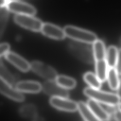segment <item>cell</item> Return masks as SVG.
Segmentation results:
<instances>
[{
    "label": "cell",
    "mask_w": 121,
    "mask_h": 121,
    "mask_svg": "<svg viewBox=\"0 0 121 121\" xmlns=\"http://www.w3.org/2000/svg\"><path fill=\"white\" fill-rule=\"evenodd\" d=\"M51 104L55 108L69 112H73L78 109V103L62 97H52Z\"/></svg>",
    "instance_id": "obj_8"
},
{
    "label": "cell",
    "mask_w": 121,
    "mask_h": 121,
    "mask_svg": "<svg viewBox=\"0 0 121 121\" xmlns=\"http://www.w3.org/2000/svg\"><path fill=\"white\" fill-rule=\"evenodd\" d=\"M42 89L46 94L52 97L68 98L69 93L68 89L58 85L55 80H46L42 85Z\"/></svg>",
    "instance_id": "obj_7"
},
{
    "label": "cell",
    "mask_w": 121,
    "mask_h": 121,
    "mask_svg": "<svg viewBox=\"0 0 121 121\" xmlns=\"http://www.w3.org/2000/svg\"><path fill=\"white\" fill-rule=\"evenodd\" d=\"M31 69L38 76L47 80H55L57 77L55 70L50 66L39 61H34L31 63Z\"/></svg>",
    "instance_id": "obj_5"
},
{
    "label": "cell",
    "mask_w": 121,
    "mask_h": 121,
    "mask_svg": "<svg viewBox=\"0 0 121 121\" xmlns=\"http://www.w3.org/2000/svg\"><path fill=\"white\" fill-rule=\"evenodd\" d=\"M16 88L21 92L37 93L42 89V85L33 81H22L16 84Z\"/></svg>",
    "instance_id": "obj_12"
},
{
    "label": "cell",
    "mask_w": 121,
    "mask_h": 121,
    "mask_svg": "<svg viewBox=\"0 0 121 121\" xmlns=\"http://www.w3.org/2000/svg\"><path fill=\"white\" fill-rule=\"evenodd\" d=\"M116 90H117V94L118 96L121 99V78L120 79V83H119V86L118 87V88Z\"/></svg>",
    "instance_id": "obj_27"
},
{
    "label": "cell",
    "mask_w": 121,
    "mask_h": 121,
    "mask_svg": "<svg viewBox=\"0 0 121 121\" xmlns=\"http://www.w3.org/2000/svg\"><path fill=\"white\" fill-rule=\"evenodd\" d=\"M78 110L85 121H103L91 112L87 104L83 102L78 103Z\"/></svg>",
    "instance_id": "obj_15"
},
{
    "label": "cell",
    "mask_w": 121,
    "mask_h": 121,
    "mask_svg": "<svg viewBox=\"0 0 121 121\" xmlns=\"http://www.w3.org/2000/svg\"><path fill=\"white\" fill-rule=\"evenodd\" d=\"M119 73L115 68H109L107 79L109 86L112 90H117L119 86L120 79Z\"/></svg>",
    "instance_id": "obj_17"
},
{
    "label": "cell",
    "mask_w": 121,
    "mask_h": 121,
    "mask_svg": "<svg viewBox=\"0 0 121 121\" xmlns=\"http://www.w3.org/2000/svg\"><path fill=\"white\" fill-rule=\"evenodd\" d=\"M84 94L90 99L107 106H115L121 103V99L117 94L93 88L86 87L84 90Z\"/></svg>",
    "instance_id": "obj_1"
},
{
    "label": "cell",
    "mask_w": 121,
    "mask_h": 121,
    "mask_svg": "<svg viewBox=\"0 0 121 121\" xmlns=\"http://www.w3.org/2000/svg\"><path fill=\"white\" fill-rule=\"evenodd\" d=\"M9 1V0H0V7L7 6Z\"/></svg>",
    "instance_id": "obj_28"
},
{
    "label": "cell",
    "mask_w": 121,
    "mask_h": 121,
    "mask_svg": "<svg viewBox=\"0 0 121 121\" xmlns=\"http://www.w3.org/2000/svg\"><path fill=\"white\" fill-rule=\"evenodd\" d=\"M118 110L121 111V103H120L118 105Z\"/></svg>",
    "instance_id": "obj_30"
},
{
    "label": "cell",
    "mask_w": 121,
    "mask_h": 121,
    "mask_svg": "<svg viewBox=\"0 0 121 121\" xmlns=\"http://www.w3.org/2000/svg\"><path fill=\"white\" fill-rule=\"evenodd\" d=\"M115 68L119 75H121V48L118 50V56Z\"/></svg>",
    "instance_id": "obj_25"
},
{
    "label": "cell",
    "mask_w": 121,
    "mask_h": 121,
    "mask_svg": "<svg viewBox=\"0 0 121 121\" xmlns=\"http://www.w3.org/2000/svg\"><path fill=\"white\" fill-rule=\"evenodd\" d=\"M55 81L60 86L67 89H72L76 85V82L74 79L65 75L57 76Z\"/></svg>",
    "instance_id": "obj_19"
},
{
    "label": "cell",
    "mask_w": 121,
    "mask_h": 121,
    "mask_svg": "<svg viewBox=\"0 0 121 121\" xmlns=\"http://www.w3.org/2000/svg\"><path fill=\"white\" fill-rule=\"evenodd\" d=\"M107 121H118L114 115H110V117Z\"/></svg>",
    "instance_id": "obj_29"
},
{
    "label": "cell",
    "mask_w": 121,
    "mask_h": 121,
    "mask_svg": "<svg viewBox=\"0 0 121 121\" xmlns=\"http://www.w3.org/2000/svg\"><path fill=\"white\" fill-rule=\"evenodd\" d=\"M7 7L9 11L18 15L33 16L36 11L32 5L18 0H9Z\"/></svg>",
    "instance_id": "obj_6"
},
{
    "label": "cell",
    "mask_w": 121,
    "mask_h": 121,
    "mask_svg": "<svg viewBox=\"0 0 121 121\" xmlns=\"http://www.w3.org/2000/svg\"><path fill=\"white\" fill-rule=\"evenodd\" d=\"M64 30L66 36L78 42L93 44L98 39L95 34L74 26H67Z\"/></svg>",
    "instance_id": "obj_2"
},
{
    "label": "cell",
    "mask_w": 121,
    "mask_h": 121,
    "mask_svg": "<svg viewBox=\"0 0 121 121\" xmlns=\"http://www.w3.org/2000/svg\"><path fill=\"white\" fill-rule=\"evenodd\" d=\"M119 42H120V44L121 45V37H120V40H119Z\"/></svg>",
    "instance_id": "obj_31"
},
{
    "label": "cell",
    "mask_w": 121,
    "mask_h": 121,
    "mask_svg": "<svg viewBox=\"0 0 121 121\" xmlns=\"http://www.w3.org/2000/svg\"></svg>",
    "instance_id": "obj_32"
},
{
    "label": "cell",
    "mask_w": 121,
    "mask_h": 121,
    "mask_svg": "<svg viewBox=\"0 0 121 121\" xmlns=\"http://www.w3.org/2000/svg\"><path fill=\"white\" fill-rule=\"evenodd\" d=\"M92 50L95 61L105 59L106 51L103 41L99 39L96 40L93 43Z\"/></svg>",
    "instance_id": "obj_14"
},
{
    "label": "cell",
    "mask_w": 121,
    "mask_h": 121,
    "mask_svg": "<svg viewBox=\"0 0 121 121\" xmlns=\"http://www.w3.org/2000/svg\"><path fill=\"white\" fill-rule=\"evenodd\" d=\"M0 78L3 79L7 83L11 86H13L16 81L15 77L11 74V73L7 69L5 66L2 64V61L0 62Z\"/></svg>",
    "instance_id": "obj_21"
},
{
    "label": "cell",
    "mask_w": 121,
    "mask_h": 121,
    "mask_svg": "<svg viewBox=\"0 0 121 121\" xmlns=\"http://www.w3.org/2000/svg\"><path fill=\"white\" fill-rule=\"evenodd\" d=\"M84 79L90 87L100 89L101 87L102 82L96 75L91 72H86L84 75Z\"/></svg>",
    "instance_id": "obj_20"
},
{
    "label": "cell",
    "mask_w": 121,
    "mask_h": 121,
    "mask_svg": "<svg viewBox=\"0 0 121 121\" xmlns=\"http://www.w3.org/2000/svg\"><path fill=\"white\" fill-rule=\"evenodd\" d=\"M87 105L91 112L103 121H107L110 117L109 114L99 104V103L91 99L87 102Z\"/></svg>",
    "instance_id": "obj_13"
},
{
    "label": "cell",
    "mask_w": 121,
    "mask_h": 121,
    "mask_svg": "<svg viewBox=\"0 0 121 121\" xmlns=\"http://www.w3.org/2000/svg\"><path fill=\"white\" fill-rule=\"evenodd\" d=\"M4 56L10 63L23 72H27L31 69V64L15 52H9Z\"/></svg>",
    "instance_id": "obj_11"
},
{
    "label": "cell",
    "mask_w": 121,
    "mask_h": 121,
    "mask_svg": "<svg viewBox=\"0 0 121 121\" xmlns=\"http://www.w3.org/2000/svg\"><path fill=\"white\" fill-rule=\"evenodd\" d=\"M0 91L2 94L15 101L21 102L25 99L21 92L16 88H14L1 78H0Z\"/></svg>",
    "instance_id": "obj_9"
},
{
    "label": "cell",
    "mask_w": 121,
    "mask_h": 121,
    "mask_svg": "<svg viewBox=\"0 0 121 121\" xmlns=\"http://www.w3.org/2000/svg\"><path fill=\"white\" fill-rule=\"evenodd\" d=\"M95 68L98 78L102 82H104L107 79L109 69L105 59L95 61Z\"/></svg>",
    "instance_id": "obj_16"
},
{
    "label": "cell",
    "mask_w": 121,
    "mask_h": 121,
    "mask_svg": "<svg viewBox=\"0 0 121 121\" xmlns=\"http://www.w3.org/2000/svg\"><path fill=\"white\" fill-rule=\"evenodd\" d=\"M118 49L114 46H111L106 50L105 60L108 68H115L118 56Z\"/></svg>",
    "instance_id": "obj_18"
},
{
    "label": "cell",
    "mask_w": 121,
    "mask_h": 121,
    "mask_svg": "<svg viewBox=\"0 0 121 121\" xmlns=\"http://www.w3.org/2000/svg\"><path fill=\"white\" fill-rule=\"evenodd\" d=\"M10 46L8 43H3L0 44V56H5L9 52Z\"/></svg>",
    "instance_id": "obj_24"
},
{
    "label": "cell",
    "mask_w": 121,
    "mask_h": 121,
    "mask_svg": "<svg viewBox=\"0 0 121 121\" xmlns=\"http://www.w3.org/2000/svg\"><path fill=\"white\" fill-rule=\"evenodd\" d=\"M115 118L117 119L118 121H121V111L118 110H116L114 114Z\"/></svg>",
    "instance_id": "obj_26"
},
{
    "label": "cell",
    "mask_w": 121,
    "mask_h": 121,
    "mask_svg": "<svg viewBox=\"0 0 121 121\" xmlns=\"http://www.w3.org/2000/svg\"><path fill=\"white\" fill-rule=\"evenodd\" d=\"M20 113L23 116H34L35 114V109L33 105H26L23 106L20 109Z\"/></svg>",
    "instance_id": "obj_23"
},
{
    "label": "cell",
    "mask_w": 121,
    "mask_h": 121,
    "mask_svg": "<svg viewBox=\"0 0 121 121\" xmlns=\"http://www.w3.org/2000/svg\"><path fill=\"white\" fill-rule=\"evenodd\" d=\"M14 20L22 27L35 32L41 31L43 24L40 19L30 15L17 14L14 17Z\"/></svg>",
    "instance_id": "obj_4"
},
{
    "label": "cell",
    "mask_w": 121,
    "mask_h": 121,
    "mask_svg": "<svg viewBox=\"0 0 121 121\" xmlns=\"http://www.w3.org/2000/svg\"><path fill=\"white\" fill-rule=\"evenodd\" d=\"M9 10L7 6L0 7V35L1 36L6 27L8 19Z\"/></svg>",
    "instance_id": "obj_22"
},
{
    "label": "cell",
    "mask_w": 121,
    "mask_h": 121,
    "mask_svg": "<svg viewBox=\"0 0 121 121\" xmlns=\"http://www.w3.org/2000/svg\"><path fill=\"white\" fill-rule=\"evenodd\" d=\"M69 52L75 57L86 63H91L95 60L93 50L78 42H70L69 45Z\"/></svg>",
    "instance_id": "obj_3"
},
{
    "label": "cell",
    "mask_w": 121,
    "mask_h": 121,
    "mask_svg": "<svg viewBox=\"0 0 121 121\" xmlns=\"http://www.w3.org/2000/svg\"><path fill=\"white\" fill-rule=\"evenodd\" d=\"M41 31L45 35L57 40H62L66 36L64 30L48 23L43 24Z\"/></svg>",
    "instance_id": "obj_10"
}]
</instances>
